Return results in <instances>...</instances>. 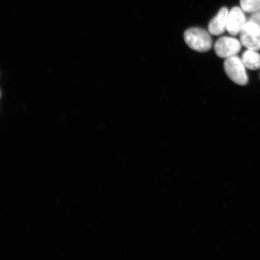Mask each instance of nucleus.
<instances>
[{
    "instance_id": "f257e3e1",
    "label": "nucleus",
    "mask_w": 260,
    "mask_h": 260,
    "mask_svg": "<svg viewBox=\"0 0 260 260\" xmlns=\"http://www.w3.org/2000/svg\"><path fill=\"white\" fill-rule=\"evenodd\" d=\"M184 41L191 49L198 52H206L212 46L210 34L204 29L191 28L185 31Z\"/></svg>"
},
{
    "instance_id": "f03ea898",
    "label": "nucleus",
    "mask_w": 260,
    "mask_h": 260,
    "mask_svg": "<svg viewBox=\"0 0 260 260\" xmlns=\"http://www.w3.org/2000/svg\"><path fill=\"white\" fill-rule=\"evenodd\" d=\"M224 70L233 82L239 85H246L248 82L246 67L243 64L241 58L236 56L225 58L224 62Z\"/></svg>"
},
{
    "instance_id": "6e6552de",
    "label": "nucleus",
    "mask_w": 260,
    "mask_h": 260,
    "mask_svg": "<svg viewBox=\"0 0 260 260\" xmlns=\"http://www.w3.org/2000/svg\"><path fill=\"white\" fill-rule=\"evenodd\" d=\"M240 8L247 13H255L260 11V0H240Z\"/></svg>"
},
{
    "instance_id": "1a4fd4ad",
    "label": "nucleus",
    "mask_w": 260,
    "mask_h": 260,
    "mask_svg": "<svg viewBox=\"0 0 260 260\" xmlns=\"http://www.w3.org/2000/svg\"><path fill=\"white\" fill-rule=\"evenodd\" d=\"M247 21L254 22V23L258 25V27L260 28V11L253 13L252 15L250 16Z\"/></svg>"
},
{
    "instance_id": "39448f33",
    "label": "nucleus",
    "mask_w": 260,
    "mask_h": 260,
    "mask_svg": "<svg viewBox=\"0 0 260 260\" xmlns=\"http://www.w3.org/2000/svg\"><path fill=\"white\" fill-rule=\"evenodd\" d=\"M241 8H233L228 16L226 30L233 36L238 35L247 22Z\"/></svg>"
},
{
    "instance_id": "7ed1b4c3",
    "label": "nucleus",
    "mask_w": 260,
    "mask_h": 260,
    "mask_svg": "<svg viewBox=\"0 0 260 260\" xmlns=\"http://www.w3.org/2000/svg\"><path fill=\"white\" fill-rule=\"evenodd\" d=\"M240 41L248 50H260V28L254 22L247 21L240 34Z\"/></svg>"
},
{
    "instance_id": "423d86ee",
    "label": "nucleus",
    "mask_w": 260,
    "mask_h": 260,
    "mask_svg": "<svg viewBox=\"0 0 260 260\" xmlns=\"http://www.w3.org/2000/svg\"><path fill=\"white\" fill-rule=\"evenodd\" d=\"M229 11L226 8L221 9L209 25L210 34L214 36L222 34L226 29L227 19Z\"/></svg>"
},
{
    "instance_id": "0eeeda50",
    "label": "nucleus",
    "mask_w": 260,
    "mask_h": 260,
    "mask_svg": "<svg viewBox=\"0 0 260 260\" xmlns=\"http://www.w3.org/2000/svg\"><path fill=\"white\" fill-rule=\"evenodd\" d=\"M241 60L249 70H256L260 68V54L256 51L248 50L244 52Z\"/></svg>"
},
{
    "instance_id": "20e7f679",
    "label": "nucleus",
    "mask_w": 260,
    "mask_h": 260,
    "mask_svg": "<svg viewBox=\"0 0 260 260\" xmlns=\"http://www.w3.org/2000/svg\"><path fill=\"white\" fill-rule=\"evenodd\" d=\"M242 44L237 39L224 37L219 39L214 45V50L217 56L229 58L236 56L241 49Z\"/></svg>"
}]
</instances>
